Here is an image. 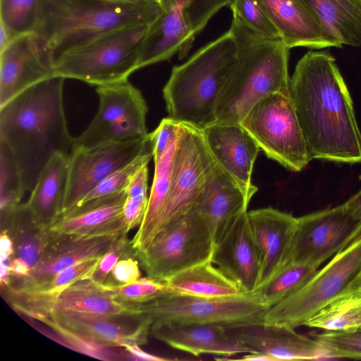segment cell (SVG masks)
Segmentation results:
<instances>
[{
    "label": "cell",
    "instance_id": "6da1fadb",
    "mask_svg": "<svg viewBox=\"0 0 361 361\" xmlns=\"http://www.w3.org/2000/svg\"><path fill=\"white\" fill-rule=\"evenodd\" d=\"M289 97L310 160L361 162V133L353 103L329 49L310 51L298 61Z\"/></svg>",
    "mask_w": 361,
    "mask_h": 361
},
{
    "label": "cell",
    "instance_id": "7a4b0ae2",
    "mask_svg": "<svg viewBox=\"0 0 361 361\" xmlns=\"http://www.w3.org/2000/svg\"><path fill=\"white\" fill-rule=\"evenodd\" d=\"M64 80L51 77L0 108V140L17 160L25 191L33 190L52 157L61 154L71 158L75 150L64 113Z\"/></svg>",
    "mask_w": 361,
    "mask_h": 361
},
{
    "label": "cell",
    "instance_id": "3957f363",
    "mask_svg": "<svg viewBox=\"0 0 361 361\" xmlns=\"http://www.w3.org/2000/svg\"><path fill=\"white\" fill-rule=\"evenodd\" d=\"M229 30L235 59L218 101L216 121L240 123L249 110L273 93L289 96L290 48L281 39L266 37L233 14Z\"/></svg>",
    "mask_w": 361,
    "mask_h": 361
},
{
    "label": "cell",
    "instance_id": "277c9868",
    "mask_svg": "<svg viewBox=\"0 0 361 361\" xmlns=\"http://www.w3.org/2000/svg\"><path fill=\"white\" fill-rule=\"evenodd\" d=\"M161 11V0L141 4L99 0H39L34 32L54 60L65 51L109 31L150 25Z\"/></svg>",
    "mask_w": 361,
    "mask_h": 361
},
{
    "label": "cell",
    "instance_id": "5b68a950",
    "mask_svg": "<svg viewBox=\"0 0 361 361\" xmlns=\"http://www.w3.org/2000/svg\"><path fill=\"white\" fill-rule=\"evenodd\" d=\"M235 59L228 30L175 66L163 88L169 117L201 130L215 122L219 96Z\"/></svg>",
    "mask_w": 361,
    "mask_h": 361
},
{
    "label": "cell",
    "instance_id": "8992f818",
    "mask_svg": "<svg viewBox=\"0 0 361 361\" xmlns=\"http://www.w3.org/2000/svg\"><path fill=\"white\" fill-rule=\"evenodd\" d=\"M149 25L116 29L57 56L54 76L103 86L128 80L138 70L139 54Z\"/></svg>",
    "mask_w": 361,
    "mask_h": 361
},
{
    "label": "cell",
    "instance_id": "52a82bcc",
    "mask_svg": "<svg viewBox=\"0 0 361 361\" xmlns=\"http://www.w3.org/2000/svg\"><path fill=\"white\" fill-rule=\"evenodd\" d=\"M361 290V233L293 294L269 308L264 324L295 329L331 302Z\"/></svg>",
    "mask_w": 361,
    "mask_h": 361
},
{
    "label": "cell",
    "instance_id": "ba28073f",
    "mask_svg": "<svg viewBox=\"0 0 361 361\" xmlns=\"http://www.w3.org/2000/svg\"><path fill=\"white\" fill-rule=\"evenodd\" d=\"M135 305L139 315L147 319L152 326L210 324L226 329L263 324L269 309L253 292L224 298L172 294Z\"/></svg>",
    "mask_w": 361,
    "mask_h": 361
},
{
    "label": "cell",
    "instance_id": "9c48e42d",
    "mask_svg": "<svg viewBox=\"0 0 361 361\" xmlns=\"http://www.w3.org/2000/svg\"><path fill=\"white\" fill-rule=\"evenodd\" d=\"M214 243L207 219L197 207L161 228L137 259L147 277L164 281L193 265L211 260Z\"/></svg>",
    "mask_w": 361,
    "mask_h": 361
},
{
    "label": "cell",
    "instance_id": "30bf717a",
    "mask_svg": "<svg viewBox=\"0 0 361 361\" xmlns=\"http://www.w3.org/2000/svg\"><path fill=\"white\" fill-rule=\"evenodd\" d=\"M267 157L298 172L310 160L306 142L288 95L269 94L260 99L240 123Z\"/></svg>",
    "mask_w": 361,
    "mask_h": 361
},
{
    "label": "cell",
    "instance_id": "8fae6325",
    "mask_svg": "<svg viewBox=\"0 0 361 361\" xmlns=\"http://www.w3.org/2000/svg\"><path fill=\"white\" fill-rule=\"evenodd\" d=\"M99 108L87 128L75 138V149L147 137L148 108L128 80L98 86Z\"/></svg>",
    "mask_w": 361,
    "mask_h": 361
},
{
    "label": "cell",
    "instance_id": "7c38bea8",
    "mask_svg": "<svg viewBox=\"0 0 361 361\" xmlns=\"http://www.w3.org/2000/svg\"><path fill=\"white\" fill-rule=\"evenodd\" d=\"M216 164L202 130L179 123L172 183L154 236L166 225L197 207Z\"/></svg>",
    "mask_w": 361,
    "mask_h": 361
},
{
    "label": "cell",
    "instance_id": "4fadbf2b",
    "mask_svg": "<svg viewBox=\"0 0 361 361\" xmlns=\"http://www.w3.org/2000/svg\"><path fill=\"white\" fill-rule=\"evenodd\" d=\"M360 233L361 219L344 203L300 216L285 264L300 263L319 268Z\"/></svg>",
    "mask_w": 361,
    "mask_h": 361
},
{
    "label": "cell",
    "instance_id": "5bb4252c",
    "mask_svg": "<svg viewBox=\"0 0 361 361\" xmlns=\"http://www.w3.org/2000/svg\"><path fill=\"white\" fill-rule=\"evenodd\" d=\"M149 144L148 135L145 138L75 149L70 158L66 195L57 221L70 212L104 179L131 161Z\"/></svg>",
    "mask_w": 361,
    "mask_h": 361
},
{
    "label": "cell",
    "instance_id": "9a60e30c",
    "mask_svg": "<svg viewBox=\"0 0 361 361\" xmlns=\"http://www.w3.org/2000/svg\"><path fill=\"white\" fill-rule=\"evenodd\" d=\"M54 58L35 32L19 35L0 51V108L54 76Z\"/></svg>",
    "mask_w": 361,
    "mask_h": 361
},
{
    "label": "cell",
    "instance_id": "2e32d148",
    "mask_svg": "<svg viewBox=\"0 0 361 361\" xmlns=\"http://www.w3.org/2000/svg\"><path fill=\"white\" fill-rule=\"evenodd\" d=\"M178 131L179 122L167 117L149 133L154 172L145 216L132 238L136 250L146 247L154 238L159 218L171 189Z\"/></svg>",
    "mask_w": 361,
    "mask_h": 361
},
{
    "label": "cell",
    "instance_id": "e0dca14e",
    "mask_svg": "<svg viewBox=\"0 0 361 361\" xmlns=\"http://www.w3.org/2000/svg\"><path fill=\"white\" fill-rule=\"evenodd\" d=\"M51 230V229H50ZM49 243L39 262L27 276L10 275L8 285L3 288L23 290L52 279L59 272L90 258L102 257L121 233L77 238L52 231Z\"/></svg>",
    "mask_w": 361,
    "mask_h": 361
},
{
    "label": "cell",
    "instance_id": "ac0fdd59",
    "mask_svg": "<svg viewBox=\"0 0 361 361\" xmlns=\"http://www.w3.org/2000/svg\"><path fill=\"white\" fill-rule=\"evenodd\" d=\"M211 261L235 281L243 293L253 292L258 287L261 263L247 211L234 221L214 245Z\"/></svg>",
    "mask_w": 361,
    "mask_h": 361
},
{
    "label": "cell",
    "instance_id": "d6986e66",
    "mask_svg": "<svg viewBox=\"0 0 361 361\" xmlns=\"http://www.w3.org/2000/svg\"><path fill=\"white\" fill-rule=\"evenodd\" d=\"M212 157L217 164L245 188L255 187L251 177L260 148L240 123L216 121L202 129Z\"/></svg>",
    "mask_w": 361,
    "mask_h": 361
},
{
    "label": "cell",
    "instance_id": "ffe728a7",
    "mask_svg": "<svg viewBox=\"0 0 361 361\" xmlns=\"http://www.w3.org/2000/svg\"><path fill=\"white\" fill-rule=\"evenodd\" d=\"M161 1L162 11L149 25L141 44L138 69L169 60L176 53L180 59L185 57L195 37L185 16V0Z\"/></svg>",
    "mask_w": 361,
    "mask_h": 361
},
{
    "label": "cell",
    "instance_id": "44dd1931",
    "mask_svg": "<svg viewBox=\"0 0 361 361\" xmlns=\"http://www.w3.org/2000/svg\"><path fill=\"white\" fill-rule=\"evenodd\" d=\"M226 331L254 352L270 355L276 361L328 357L319 340L298 334L288 326L263 323L228 328Z\"/></svg>",
    "mask_w": 361,
    "mask_h": 361
},
{
    "label": "cell",
    "instance_id": "7402d4cb",
    "mask_svg": "<svg viewBox=\"0 0 361 361\" xmlns=\"http://www.w3.org/2000/svg\"><path fill=\"white\" fill-rule=\"evenodd\" d=\"M247 218L260 259L259 286L286 264L298 218L272 207L247 212Z\"/></svg>",
    "mask_w": 361,
    "mask_h": 361
},
{
    "label": "cell",
    "instance_id": "603a6c76",
    "mask_svg": "<svg viewBox=\"0 0 361 361\" xmlns=\"http://www.w3.org/2000/svg\"><path fill=\"white\" fill-rule=\"evenodd\" d=\"M60 324L104 345L124 348L147 342L151 323L140 315L99 316L75 312H54Z\"/></svg>",
    "mask_w": 361,
    "mask_h": 361
},
{
    "label": "cell",
    "instance_id": "cb8c5ba5",
    "mask_svg": "<svg viewBox=\"0 0 361 361\" xmlns=\"http://www.w3.org/2000/svg\"><path fill=\"white\" fill-rule=\"evenodd\" d=\"M217 164V163H216ZM257 191L245 188L216 164L197 205L208 221L214 246L243 212Z\"/></svg>",
    "mask_w": 361,
    "mask_h": 361
},
{
    "label": "cell",
    "instance_id": "d4e9b609",
    "mask_svg": "<svg viewBox=\"0 0 361 361\" xmlns=\"http://www.w3.org/2000/svg\"><path fill=\"white\" fill-rule=\"evenodd\" d=\"M150 333L169 346L195 357L210 354L228 358L254 352L217 324H158L151 326Z\"/></svg>",
    "mask_w": 361,
    "mask_h": 361
},
{
    "label": "cell",
    "instance_id": "484cf974",
    "mask_svg": "<svg viewBox=\"0 0 361 361\" xmlns=\"http://www.w3.org/2000/svg\"><path fill=\"white\" fill-rule=\"evenodd\" d=\"M280 38L290 48L336 47L324 35L315 16L300 0H259Z\"/></svg>",
    "mask_w": 361,
    "mask_h": 361
},
{
    "label": "cell",
    "instance_id": "4316f807",
    "mask_svg": "<svg viewBox=\"0 0 361 361\" xmlns=\"http://www.w3.org/2000/svg\"><path fill=\"white\" fill-rule=\"evenodd\" d=\"M101 257L83 260L59 272L50 280L26 290L2 289L12 307L18 312L35 319L49 316L62 291L77 281L91 279Z\"/></svg>",
    "mask_w": 361,
    "mask_h": 361
},
{
    "label": "cell",
    "instance_id": "83f0119b",
    "mask_svg": "<svg viewBox=\"0 0 361 361\" xmlns=\"http://www.w3.org/2000/svg\"><path fill=\"white\" fill-rule=\"evenodd\" d=\"M70 157L55 154L42 170L27 204L35 220L50 228L59 219L65 201Z\"/></svg>",
    "mask_w": 361,
    "mask_h": 361
},
{
    "label": "cell",
    "instance_id": "f1b7e54d",
    "mask_svg": "<svg viewBox=\"0 0 361 361\" xmlns=\"http://www.w3.org/2000/svg\"><path fill=\"white\" fill-rule=\"evenodd\" d=\"M336 47L361 46V0H300Z\"/></svg>",
    "mask_w": 361,
    "mask_h": 361
},
{
    "label": "cell",
    "instance_id": "f546056e",
    "mask_svg": "<svg viewBox=\"0 0 361 361\" xmlns=\"http://www.w3.org/2000/svg\"><path fill=\"white\" fill-rule=\"evenodd\" d=\"M54 312L106 317L139 314L135 304L117 300L106 286L91 279L77 281L62 291L55 302Z\"/></svg>",
    "mask_w": 361,
    "mask_h": 361
},
{
    "label": "cell",
    "instance_id": "4dcf8cb0",
    "mask_svg": "<svg viewBox=\"0 0 361 361\" xmlns=\"http://www.w3.org/2000/svg\"><path fill=\"white\" fill-rule=\"evenodd\" d=\"M1 231H6L13 240L14 257L22 259L31 268L37 265L49 243L50 228L35 220L27 202L1 211Z\"/></svg>",
    "mask_w": 361,
    "mask_h": 361
},
{
    "label": "cell",
    "instance_id": "1f68e13d",
    "mask_svg": "<svg viewBox=\"0 0 361 361\" xmlns=\"http://www.w3.org/2000/svg\"><path fill=\"white\" fill-rule=\"evenodd\" d=\"M126 195V190L123 191L94 209L55 222L50 229L56 233L77 238H92L128 233L123 214Z\"/></svg>",
    "mask_w": 361,
    "mask_h": 361
},
{
    "label": "cell",
    "instance_id": "d6a6232c",
    "mask_svg": "<svg viewBox=\"0 0 361 361\" xmlns=\"http://www.w3.org/2000/svg\"><path fill=\"white\" fill-rule=\"evenodd\" d=\"M164 282L178 294L197 297L224 298L243 293L211 260L182 270Z\"/></svg>",
    "mask_w": 361,
    "mask_h": 361
},
{
    "label": "cell",
    "instance_id": "836d02e7",
    "mask_svg": "<svg viewBox=\"0 0 361 361\" xmlns=\"http://www.w3.org/2000/svg\"><path fill=\"white\" fill-rule=\"evenodd\" d=\"M152 157L150 142L149 145L131 161L104 179L61 219L94 209L125 191L135 174L142 167L147 166Z\"/></svg>",
    "mask_w": 361,
    "mask_h": 361
},
{
    "label": "cell",
    "instance_id": "e575fe53",
    "mask_svg": "<svg viewBox=\"0 0 361 361\" xmlns=\"http://www.w3.org/2000/svg\"><path fill=\"white\" fill-rule=\"evenodd\" d=\"M318 269L305 264H286L253 293L262 305L270 308L298 290Z\"/></svg>",
    "mask_w": 361,
    "mask_h": 361
},
{
    "label": "cell",
    "instance_id": "d590c367",
    "mask_svg": "<svg viewBox=\"0 0 361 361\" xmlns=\"http://www.w3.org/2000/svg\"><path fill=\"white\" fill-rule=\"evenodd\" d=\"M305 326L331 331L361 328V290L344 295L313 315Z\"/></svg>",
    "mask_w": 361,
    "mask_h": 361
},
{
    "label": "cell",
    "instance_id": "8d00e7d4",
    "mask_svg": "<svg viewBox=\"0 0 361 361\" xmlns=\"http://www.w3.org/2000/svg\"><path fill=\"white\" fill-rule=\"evenodd\" d=\"M49 326L61 340L60 343L77 352L102 360H120L127 359V352L123 348L104 345L89 336L81 334L58 323L49 316L37 319Z\"/></svg>",
    "mask_w": 361,
    "mask_h": 361
},
{
    "label": "cell",
    "instance_id": "74e56055",
    "mask_svg": "<svg viewBox=\"0 0 361 361\" xmlns=\"http://www.w3.org/2000/svg\"><path fill=\"white\" fill-rule=\"evenodd\" d=\"M25 191L17 160L8 144L0 140V209L19 204Z\"/></svg>",
    "mask_w": 361,
    "mask_h": 361
},
{
    "label": "cell",
    "instance_id": "f35d334b",
    "mask_svg": "<svg viewBox=\"0 0 361 361\" xmlns=\"http://www.w3.org/2000/svg\"><path fill=\"white\" fill-rule=\"evenodd\" d=\"M39 0H0V23L15 37L35 31Z\"/></svg>",
    "mask_w": 361,
    "mask_h": 361
},
{
    "label": "cell",
    "instance_id": "ab89813d",
    "mask_svg": "<svg viewBox=\"0 0 361 361\" xmlns=\"http://www.w3.org/2000/svg\"><path fill=\"white\" fill-rule=\"evenodd\" d=\"M148 167H142L133 177L128 185L123 204V214L126 230L128 233L140 226L145 216L149 197Z\"/></svg>",
    "mask_w": 361,
    "mask_h": 361
},
{
    "label": "cell",
    "instance_id": "60d3db41",
    "mask_svg": "<svg viewBox=\"0 0 361 361\" xmlns=\"http://www.w3.org/2000/svg\"><path fill=\"white\" fill-rule=\"evenodd\" d=\"M105 286L111 290L117 300L130 304L146 303L166 295L178 294L164 281L147 276L126 285Z\"/></svg>",
    "mask_w": 361,
    "mask_h": 361
},
{
    "label": "cell",
    "instance_id": "b9f144b4",
    "mask_svg": "<svg viewBox=\"0 0 361 361\" xmlns=\"http://www.w3.org/2000/svg\"><path fill=\"white\" fill-rule=\"evenodd\" d=\"M232 13L255 32L269 38L281 39L259 0H231Z\"/></svg>",
    "mask_w": 361,
    "mask_h": 361
},
{
    "label": "cell",
    "instance_id": "7bdbcfd3",
    "mask_svg": "<svg viewBox=\"0 0 361 361\" xmlns=\"http://www.w3.org/2000/svg\"><path fill=\"white\" fill-rule=\"evenodd\" d=\"M328 357L361 359V328L348 331H325L314 336Z\"/></svg>",
    "mask_w": 361,
    "mask_h": 361
},
{
    "label": "cell",
    "instance_id": "ee69618b",
    "mask_svg": "<svg viewBox=\"0 0 361 361\" xmlns=\"http://www.w3.org/2000/svg\"><path fill=\"white\" fill-rule=\"evenodd\" d=\"M124 232L113 242L109 249L101 257L91 279L99 284H104L115 264L121 259L137 258V250L133 247L132 239Z\"/></svg>",
    "mask_w": 361,
    "mask_h": 361
},
{
    "label": "cell",
    "instance_id": "f6af8a7d",
    "mask_svg": "<svg viewBox=\"0 0 361 361\" xmlns=\"http://www.w3.org/2000/svg\"><path fill=\"white\" fill-rule=\"evenodd\" d=\"M231 2V0H185L184 11L194 34L201 32L217 12Z\"/></svg>",
    "mask_w": 361,
    "mask_h": 361
},
{
    "label": "cell",
    "instance_id": "bcb514c9",
    "mask_svg": "<svg viewBox=\"0 0 361 361\" xmlns=\"http://www.w3.org/2000/svg\"><path fill=\"white\" fill-rule=\"evenodd\" d=\"M140 275L137 258L121 259L115 264L102 285L113 287L132 283L140 279Z\"/></svg>",
    "mask_w": 361,
    "mask_h": 361
},
{
    "label": "cell",
    "instance_id": "7dc6e473",
    "mask_svg": "<svg viewBox=\"0 0 361 361\" xmlns=\"http://www.w3.org/2000/svg\"><path fill=\"white\" fill-rule=\"evenodd\" d=\"M1 262H10L14 257V245L13 240L5 231L0 235Z\"/></svg>",
    "mask_w": 361,
    "mask_h": 361
},
{
    "label": "cell",
    "instance_id": "c3c4849f",
    "mask_svg": "<svg viewBox=\"0 0 361 361\" xmlns=\"http://www.w3.org/2000/svg\"><path fill=\"white\" fill-rule=\"evenodd\" d=\"M127 352V359L133 360L164 361L170 359L152 355L142 350L139 345H127L124 347Z\"/></svg>",
    "mask_w": 361,
    "mask_h": 361
},
{
    "label": "cell",
    "instance_id": "681fc988",
    "mask_svg": "<svg viewBox=\"0 0 361 361\" xmlns=\"http://www.w3.org/2000/svg\"><path fill=\"white\" fill-rule=\"evenodd\" d=\"M9 270L11 274L24 277L30 274L31 267L22 259L14 257L10 263Z\"/></svg>",
    "mask_w": 361,
    "mask_h": 361
},
{
    "label": "cell",
    "instance_id": "f907efd6",
    "mask_svg": "<svg viewBox=\"0 0 361 361\" xmlns=\"http://www.w3.org/2000/svg\"><path fill=\"white\" fill-rule=\"evenodd\" d=\"M344 204L355 216L361 219V190Z\"/></svg>",
    "mask_w": 361,
    "mask_h": 361
},
{
    "label": "cell",
    "instance_id": "816d5d0a",
    "mask_svg": "<svg viewBox=\"0 0 361 361\" xmlns=\"http://www.w3.org/2000/svg\"><path fill=\"white\" fill-rule=\"evenodd\" d=\"M16 37L0 23V51L4 49Z\"/></svg>",
    "mask_w": 361,
    "mask_h": 361
},
{
    "label": "cell",
    "instance_id": "f5cc1de1",
    "mask_svg": "<svg viewBox=\"0 0 361 361\" xmlns=\"http://www.w3.org/2000/svg\"><path fill=\"white\" fill-rule=\"evenodd\" d=\"M239 360L247 361H276L273 357L257 351L245 353Z\"/></svg>",
    "mask_w": 361,
    "mask_h": 361
},
{
    "label": "cell",
    "instance_id": "db71d44e",
    "mask_svg": "<svg viewBox=\"0 0 361 361\" xmlns=\"http://www.w3.org/2000/svg\"><path fill=\"white\" fill-rule=\"evenodd\" d=\"M106 2L115 3V4H147L159 0H99Z\"/></svg>",
    "mask_w": 361,
    "mask_h": 361
}]
</instances>
